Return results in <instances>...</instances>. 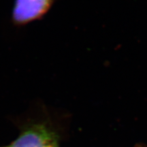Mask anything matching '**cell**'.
I'll list each match as a JSON object with an SVG mask.
<instances>
[{
  "instance_id": "obj_1",
  "label": "cell",
  "mask_w": 147,
  "mask_h": 147,
  "mask_svg": "<svg viewBox=\"0 0 147 147\" xmlns=\"http://www.w3.org/2000/svg\"><path fill=\"white\" fill-rule=\"evenodd\" d=\"M4 147H59L58 136L46 121H34L22 127L17 138Z\"/></svg>"
},
{
  "instance_id": "obj_2",
  "label": "cell",
  "mask_w": 147,
  "mask_h": 147,
  "mask_svg": "<svg viewBox=\"0 0 147 147\" xmlns=\"http://www.w3.org/2000/svg\"><path fill=\"white\" fill-rule=\"evenodd\" d=\"M55 0H15L12 22L16 26L42 19L51 10Z\"/></svg>"
}]
</instances>
